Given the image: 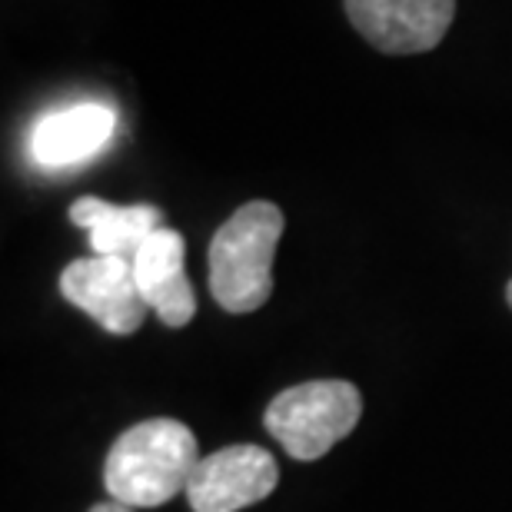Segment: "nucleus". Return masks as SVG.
<instances>
[{"label":"nucleus","instance_id":"1","mask_svg":"<svg viewBox=\"0 0 512 512\" xmlns=\"http://www.w3.org/2000/svg\"><path fill=\"white\" fill-rule=\"evenodd\" d=\"M200 459L197 436L180 419H143L110 446L104 486L114 503L153 509L187 493Z\"/></svg>","mask_w":512,"mask_h":512},{"label":"nucleus","instance_id":"2","mask_svg":"<svg viewBox=\"0 0 512 512\" xmlns=\"http://www.w3.org/2000/svg\"><path fill=\"white\" fill-rule=\"evenodd\" d=\"M286 217L270 200H253L233 213L210 240V293L227 313H253L273 293V256Z\"/></svg>","mask_w":512,"mask_h":512},{"label":"nucleus","instance_id":"3","mask_svg":"<svg viewBox=\"0 0 512 512\" xmlns=\"http://www.w3.org/2000/svg\"><path fill=\"white\" fill-rule=\"evenodd\" d=\"M363 416L360 389L346 380H313L270 399L263 426L300 463H316L353 433Z\"/></svg>","mask_w":512,"mask_h":512},{"label":"nucleus","instance_id":"4","mask_svg":"<svg viewBox=\"0 0 512 512\" xmlns=\"http://www.w3.org/2000/svg\"><path fill=\"white\" fill-rule=\"evenodd\" d=\"M60 293L114 336L137 333L150 310L140 296L137 276H133V260L127 256L74 260L60 273Z\"/></svg>","mask_w":512,"mask_h":512},{"label":"nucleus","instance_id":"5","mask_svg":"<svg viewBox=\"0 0 512 512\" xmlns=\"http://www.w3.org/2000/svg\"><path fill=\"white\" fill-rule=\"evenodd\" d=\"M280 483L276 459L263 446L237 443L203 456L190 476L193 512H240L266 499Z\"/></svg>","mask_w":512,"mask_h":512},{"label":"nucleus","instance_id":"6","mask_svg":"<svg viewBox=\"0 0 512 512\" xmlns=\"http://www.w3.org/2000/svg\"><path fill=\"white\" fill-rule=\"evenodd\" d=\"M346 17L376 50L393 57L439 47L456 17V0H343Z\"/></svg>","mask_w":512,"mask_h":512},{"label":"nucleus","instance_id":"7","mask_svg":"<svg viewBox=\"0 0 512 512\" xmlns=\"http://www.w3.org/2000/svg\"><path fill=\"white\" fill-rule=\"evenodd\" d=\"M187 243L177 230L160 227L150 240L133 253V276H137L143 303L160 316L163 326H187L197 313V296L183 270Z\"/></svg>","mask_w":512,"mask_h":512},{"label":"nucleus","instance_id":"8","mask_svg":"<svg viewBox=\"0 0 512 512\" xmlns=\"http://www.w3.org/2000/svg\"><path fill=\"white\" fill-rule=\"evenodd\" d=\"M117 114L104 104H74L40 117L30 133V153L40 167H74L107 147Z\"/></svg>","mask_w":512,"mask_h":512},{"label":"nucleus","instance_id":"9","mask_svg":"<svg viewBox=\"0 0 512 512\" xmlns=\"http://www.w3.org/2000/svg\"><path fill=\"white\" fill-rule=\"evenodd\" d=\"M70 220L90 233L94 256H127V260H133V253L150 240V233L160 230L163 213L157 207H147V203L114 207V203L100 197H80L70 207Z\"/></svg>","mask_w":512,"mask_h":512},{"label":"nucleus","instance_id":"10","mask_svg":"<svg viewBox=\"0 0 512 512\" xmlns=\"http://www.w3.org/2000/svg\"><path fill=\"white\" fill-rule=\"evenodd\" d=\"M90 512H133V509L124 506V503H114V499H110V503H100V506H94Z\"/></svg>","mask_w":512,"mask_h":512},{"label":"nucleus","instance_id":"11","mask_svg":"<svg viewBox=\"0 0 512 512\" xmlns=\"http://www.w3.org/2000/svg\"><path fill=\"white\" fill-rule=\"evenodd\" d=\"M506 303H509V310H512V280H509V286H506Z\"/></svg>","mask_w":512,"mask_h":512}]
</instances>
